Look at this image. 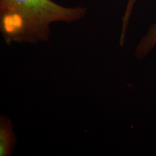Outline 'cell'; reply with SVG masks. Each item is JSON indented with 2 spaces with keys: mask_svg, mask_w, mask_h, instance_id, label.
I'll return each mask as SVG.
<instances>
[{
  "mask_svg": "<svg viewBox=\"0 0 156 156\" xmlns=\"http://www.w3.org/2000/svg\"><path fill=\"white\" fill-rule=\"evenodd\" d=\"M86 8L65 7L51 0H0V29L7 44L47 41L50 25L83 18Z\"/></svg>",
  "mask_w": 156,
  "mask_h": 156,
  "instance_id": "obj_1",
  "label": "cell"
},
{
  "mask_svg": "<svg viewBox=\"0 0 156 156\" xmlns=\"http://www.w3.org/2000/svg\"><path fill=\"white\" fill-rule=\"evenodd\" d=\"M15 142L12 125L7 119H1L0 125V156L10 155Z\"/></svg>",
  "mask_w": 156,
  "mask_h": 156,
  "instance_id": "obj_2",
  "label": "cell"
},
{
  "mask_svg": "<svg viewBox=\"0 0 156 156\" xmlns=\"http://www.w3.org/2000/svg\"><path fill=\"white\" fill-rule=\"evenodd\" d=\"M156 43V23L150 28L145 36L142 37L141 41L136 47L135 56L139 59H142L147 55Z\"/></svg>",
  "mask_w": 156,
  "mask_h": 156,
  "instance_id": "obj_3",
  "label": "cell"
},
{
  "mask_svg": "<svg viewBox=\"0 0 156 156\" xmlns=\"http://www.w3.org/2000/svg\"><path fill=\"white\" fill-rule=\"evenodd\" d=\"M134 2H135V0H129L125 15H124V19H123V26L124 27L127 26V23L129 21V18L130 17V15H131L132 9V7H133Z\"/></svg>",
  "mask_w": 156,
  "mask_h": 156,
  "instance_id": "obj_4",
  "label": "cell"
}]
</instances>
